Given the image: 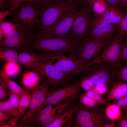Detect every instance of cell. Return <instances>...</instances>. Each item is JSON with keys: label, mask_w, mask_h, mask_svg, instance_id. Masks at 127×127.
Instances as JSON below:
<instances>
[{"label": "cell", "mask_w": 127, "mask_h": 127, "mask_svg": "<svg viewBox=\"0 0 127 127\" xmlns=\"http://www.w3.org/2000/svg\"><path fill=\"white\" fill-rule=\"evenodd\" d=\"M28 69L34 71L40 79L49 86L56 87L65 83L68 78L66 74L51 62L40 60Z\"/></svg>", "instance_id": "ba28073f"}, {"label": "cell", "mask_w": 127, "mask_h": 127, "mask_svg": "<svg viewBox=\"0 0 127 127\" xmlns=\"http://www.w3.org/2000/svg\"><path fill=\"white\" fill-rule=\"evenodd\" d=\"M20 96L18 111L21 117L29 107L31 101L32 89L28 90Z\"/></svg>", "instance_id": "cb8c5ba5"}, {"label": "cell", "mask_w": 127, "mask_h": 127, "mask_svg": "<svg viewBox=\"0 0 127 127\" xmlns=\"http://www.w3.org/2000/svg\"><path fill=\"white\" fill-rule=\"evenodd\" d=\"M33 41L32 35L16 27L4 39L0 40V47L13 49L19 53L24 51L31 52Z\"/></svg>", "instance_id": "7c38bea8"}, {"label": "cell", "mask_w": 127, "mask_h": 127, "mask_svg": "<svg viewBox=\"0 0 127 127\" xmlns=\"http://www.w3.org/2000/svg\"><path fill=\"white\" fill-rule=\"evenodd\" d=\"M117 24H111L101 27H91L89 35L95 38H103L115 35Z\"/></svg>", "instance_id": "e0dca14e"}, {"label": "cell", "mask_w": 127, "mask_h": 127, "mask_svg": "<svg viewBox=\"0 0 127 127\" xmlns=\"http://www.w3.org/2000/svg\"><path fill=\"white\" fill-rule=\"evenodd\" d=\"M120 0H106L109 4L118 7Z\"/></svg>", "instance_id": "ee69618b"}, {"label": "cell", "mask_w": 127, "mask_h": 127, "mask_svg": "<svg viewBox=\"0 0 127 127\" xmlns=\"http://www.w3.org/2000/svg\"><path fill=\"white\" fill-rule=\"evenodd\" d=\"M8 0H0V8L3 9L8 8Z\"/></svg>", "instance_id": "7bdbcfd3"}, {"label": "cell", "mask_w": 127, "mask_h": 127, "mask_svg": "<svg viewBox=\"0 0 127 127\" xmlns=\"http://www.w3.org/2000/svg\"><path fill=\"white\" fill-rule=\"evenodd\" d=\"M13 118L0 110V127H3L6 122Z\"/></svg>", "instance_id": "74e56055"}, {"label": "cell", "mask_w": 127, "mask_h": 127, "mask_svg": "<svg viewBox=\"0 0 127 127\" xmlns=\"http://www.w3.org/2000/svg\"><path fill=\"white\" fill-rule=\"evenodd\" d=\"M78 83L83 89L87 91L92 90L95 86L89 79L86 76Z\"/></svg>", "instance_id": "836d02e7"}, {"label": "cell", "mask_w": 127, "mask_h": 127, "mask_svg": "<svg viewBox=\"0 0 127 127\" xmlns=\"http://www.w3.org/2000/svg\"><path fill=\"white\" fill-rule=\"evenodd\" d=\"M120 57L124 62H127V35L123 37L121 46Z\"/></svg>", "instance_id": "d590c367"}, {"label": "cell", "mask_w": 127, "mask_h": 127, "mask_svg": "<svg viewBox=\"0 0 127 127\" xmlns=\"http://www.w3.org/2000/svg\"><path fill=\"white\" fill-rule=\"evenodd\" d=\"M31 70L25 72L21 79L23 85L27 90L32 89L36 87L40 79L36 72Z\"/></svg>", "instance_id": "ffe728a7"}, {"label": "cell", "mask_w": 127, "mask_h": 127, "mask_svg": "<svg viewBox=\"0 0 127 127\" xmlns=\"http://www.w3.org/2000/svg\"><path fill=\"white\" fill-rule=\"evenodd\" d=\"M94 18L91 9L86 7L80 9L66 39L80 44L89 35Z\"/></svg>", "instance_id": "9c48e42d"}, {"label": "cell", "mask_w": 127, "mask_h": 127, "mask_svg": "<svg viewBox=\"0 0 127 127\" xmlns=\"http://www.w3.org/2000/svg\"><path fill=\"white\" fill-rule=\"evenodd\" d=\"M49 87L44 82L32 89V94L29 109L20 119L21 122L26 125L32 123L40 110L43 108L47 97L50 93Z\"/></svg>", "instance_id": "30bf717a"}, {"label": "cell", "mask_w": 127, "mask_h": 127, "mask_svg": "<svg viewBox=\"0 0 127 127\" xmlns=\"http://www.w3.org/2000/svg\"><path fill=\"white\" fill-rule=\"evenodd\" d=\"M0 110L12 117L19 119L21 117L18 110L14 107L12 103L9 100L0 101Z\"/></svg>", "instance_id": "d4e9b609"}, {"label": "cell", "mask_w": 127, "mask_h": 127, "mask_svg": "<svg viewBox=\"0 0 127 127\" xmlns=\"http://www.w3.org/2000/svg\"><path fill=\"white\" fill-rule=\"evenodd\" d=\"M83 6L80 3L67 0H47L39 8L38 32L45 30L52 26L67 12L73 9H80Z\"/></svg>", "instance_id": "6da1fadb"}, {"label": "cell", "mask_w": 127, "mask_h": 127, "mask_svg": "<svg viewBox=\"0 0 127 127\" xmlns=\"http://www.w3.org/2000/svg\"><path fill=\"white\" fill-rule=\"evenodd\" d=\"M20 66L17 62H6L3 71L9 77H15L20 71Z\"/></svg>", "instance_id": "83f0119b"}, {"label": "cell", "mask_w": 127, "mask_h": 127, "mask_svg": "<svg viewBox=\"0 0 127 127\" xmlns=\"http://www.w3.org/2000/svg\"><path fill=\"white\" fill-rule=\"evenodd\" d=\"M53 108L52 105H48L43 108L32 123H34L39 126L45 127L52 122L53 120L51 116V112Z\"/></svg>", "instance_id": "d6986e66"}, {"label": "cell", "mask_w": 127, "mask_h": 127, "mask_svg": "<svg viewBox=\"0 0 127 127\" xmlns=\"http://www.w3.org/2000/svg\"><path fill=\"white\" fill-rule=\"evenodd\" d=\"M123 37L118 33L104 48L102 54L88 64L101 61H105L117 68L123 63L120 57L121 46Z\"/></svg>", "instance_id": "4fadbf2b"}, {"label": "cell", "mask_w": 127, "mask_h": 127, "mask_svg": "<svg viewBox=\"0 0 127 127\" xmlns=\"http://www.w3.org/2000/svg\"><path fill=\"white\" fill-rule=\"evenodd\" d=\"M108 87L107 85L103 87L95 86L92 90L99 94L103 95L107 92Z\"/></svg>", "instance_id": "ab89813d"}, {"label": "cell", "mask_w": 127, "mask_h": 127, "mask_svg": "<svg viewBox=\"0 0 127 127\" xmlns=\"http://www.w3.org/2000/svg\"><path fill=\"white\" fill-rule=\"evenodd\" d=\"M19 54L17 51L13 49L0 47V60L6 62L18 63Z\"/></svg>", "instance_id": "7402d4cb"}, {"label": "cell", "mask_w": 127, "mask_h": 127, "mask_svg": "<svg viewBox=\"0 0 127 127\" xmlns=\"http://www.w3.org/2000/svg\"><path fill=\"white\" fill-rule=\"evenodd\" d=\"M109 17L111 24H117L120 22L123 15L122 11L117 7L109 4Z\"/></svg>", "instance_id": "4316f807"}, {"label": "cell", "mask_w": 127, "mask_h": 127, "mask_svg": "<svg viewBox=\"0 0 127 127\" xmlns=\"http://www.w3.org/2000/svg\"><path fill=\"white\" fill-rule=\"evenodd\" d=\"M124 112V114L127 115V107L121 109Z\"/></svg>", "instance_id": "816d5d0a"}, {"label": "cell", "mask_w": 127, "mask_h": 127, "mask_svg": "<svg viewBox=\"0 0 127 127\" xmlns=\"http://www.w3.org/2000/svg\"><path fill=\"white\" fill-rule=\"evenodd\" d=\"M115 35L103 38H93L88 35L80 44L77 52V58L86 64L90 59L95 60Z\"/></svg>", "instance_id": "52a82bcc"}, {"label": "cell", "mask_w": 127, "mask_h": 127, "mask_svg": "<svg viewBox=\"0 0 127 127\" xmlns=\"http://www.w3.org/2000/svg\"><path fill=\"white\" fill-rule=\"evenodd\" d=\"M123 12L124 14H127V4L123 9Z\"/></svg>", "instance_id": "f5cc1de1"}, {"label": "cell", "mask_w": 127, "mask_h": 127, "mask_svg": "<svg viewBox=\"0 0 127 127\" xmlns=\"http://www.w3.org/2000/svg\"><path fill=\"white\" fill-rule=\"evenodd\" d=\"M84 94L88 97L96 100L101 104H107V101L101 95L95 92L92 90L87 91Z\"/></svg>", "instance_id": "1f68e13d"}, {"label": "cell", "mask_w": 127, "mask_h": 127, "mask_svg": "<svg viewBox=\"0 0 127 127\" xmlns=\"http://www.w3.org/2000/svg\"><path fill=\"white\" fill-rule=\"evenodd\" d=\"M123 107L121 108V109L127 107V95L123 97Z\"/></svg>", "instance_id": "f907efd6"}, {"label": "cell", "mask_w": 127, "mask_h": 127, "mask_svg": "<svg viewBox=\"0 0 127 127\" xmlns=\"http://www.w3.org/2000/svg\"><path fill=\"white\" fill-rule=\"evenodd\" d=\"M69 1L76 3H77L84 5L85 4H86V0H67Z\"/></svg>", "instance_id": "681fc988"}, {"label": "cell", "mask_w": 127, "mask_h": 127, "mask_svg": "<svg viewBox=\"0 0 127 127\" xmlns=\"http://www.w3.org/2000/svg\"><path fill=\"white\" fill-rule=\"evenodd\" d=\"M116 125L115 121H111L109 123L103 126V127H115Z\"/></svg>", "instance_id": "c3c4849f"}, {"label": "cell", "mask_w": 127, "mask_h": 127, "mask_svg": "<svg viewBox=\"0 0 127 127\" xmlns=\"http://www.w3.org/2000/svg\"><path fill=\"white\" fill-rule=\"evenodd\" d=\"M40 60L39 55L34 52L24 51L19 54L18 63L20 66L28 69Z\"/></svg>", "instance_id": "ac0fdd59"}, {"label": "cell", "mask_w": 127, "mask_h": 127, "mask_svg": "<svg viewBox=\"0 0 127 127\" xmlns=\"http://www.w3.org/2000/svg\"><path fill=\"white\" fill-rule=\"evenodd\" d=\"M116 68L105 61L86 64L83 70L85 76L88 77L95 86L110 87L116 81Z\"/></svg>", "instance_id": "5b68a950"}, {"label": "cell", "mask_w": 127, "mask_h": 127, "mask_svg": "<svg viewBox=\"0 0 127 127\" xmlns=\"http://www.w3.org/2000/svg\"><path fill=\"white\" fill-rule=\"evenodd\" d=\"M124 14L122 18L117 26L116 30L118 34L123 37L127 35V14Z\"/></svg>", "instance_id": "4dcf8cb0"}, {"label": "cell", "mask_w": 127, "mask_h": 127, "mask_svg": "<svg viewBox=\"0 0 127 127\" xmlns=\"http://www.w3.org/2000/svg\"><path fill=\"white\" fill-rule=\"evenodd\" d=\"M21 95L9 91L8 100L12 103L14 107L18 110Z\"/></svg>", "instance_id": "8d00e7d4"}, {"label": "cell", "mask_w": 127, "mask_h": 127, "mask_svg": "<svg viewBox=\"0 0 127 127\" xmlns=\"http://www.w3.org/2000/svg\"><path fill=\"white\" fill-rule=\"evenodd\" d=\"M17 0H8V8L10 10Z\"/></svg>", "instance_id": "7dc6e473"}, {"label": "cell", "mask_w": 127, "mask_h": 127, "mask_svg": "<svg viewBox=\"0 0 127 127\" xmlns=\"http://www.w3.org/2000/svg\"><path fill=\"white\" fill-rule=\"evenodd\" d=\"M109 14V11L108 7L107 10L104 13L94 18L92 22L91 27H101L111 24Z\"/></svg>", "instance_id": "484cf974"}, {"label": "cell", "mask_w": 127, "mask_h": 127, "mask_svg": "<svg viewBox=\"0 0 127 127\" xmlns=\"http://www.w3.org/2000/svg\"><path fill=\"white\" fill-rule=\"evenodd\" d=\"M116 126L118 127H127V115L123 114L116 121Z\"/></svg>", "instance_id": "f35d334b"}, {"label": "cell", "mask_w": 127, "mask_h": 127, "mask_svg": "<svg viewBox=\"0 0 127 127\" xmlns=\"http://www.w3.org/2000/svg\"><path fill=\"white\" fill-rule=\"evenodd\" d=\"M39 55L41 60L51 62L66 75L76 74L83 70L87 64L77 58L61 53H41Z\"/></svg>", "instance_id": "8992f818"}, {"label": "cell", "mask_w": 127, "mask_h": 127, "mask_svg": "<svg viewBox=\"0 0 127 127\" xmlns=\"http://www.w3.org/2000/svg\"><path fill=\"white\" fill-rule=\"evenodd\" d=\"M89 107L79 106L74 123L76 127H103L111 121L107 116L103 105Z\"/></svg>", "instance_id": "277c9868"}, {"label": "cell", "mask_w": 127, "mask_h": 127, "mask_svg": "<svg viewBox=\"0 0 127 127\" xmlns=\"http://www.w3.org/2000/svg\"><path fill=\"white\" fill-rule=\"evenodd\" d=\"M24 0H17L10 10V12L21 6L23 3Z\"/></svg>", "instance_id": "60d3db41"}, {"label": "cell", "mask_w": 127, "mask_h": 127, "mask_svg": "<svg viewBox=\"0 0 127 127\" xmlns=\"http://www.w3.org/2000/svg\"><path fill=\"white\" fill-rule=\"evenodd\" d=\"M127 83V62H124L117 67L116 73V81Z\"/></svg>", "instance_id": "f546056e"}, {"label": "cell", "mask_w": 127, "mask_h": 127, "mask_svg": "<svg viewBox=\"0 0 127 127\" xmlns=\"http://www.w3.org/2000/svg\"><path fill=\"white\" fill-rule=\"evenodd\" d=\"M127 4V0H120L118 7L123 9Z\"/></svg>", "instance_id": "f6af8a7d"}, {"label": "cell", "mask_w": 127, "mask_h": 127, "mask_svg": "<svg viewBox=\"0 0 127 127\" xmlns=\"http://www.w3.org/2000/svg\"><path fill=\"white\" fill-rule=\"evenodd\" d=\"M32 36L33 41L31 48L32 52L67 54L70 56L77 57L80 44L71 40L42 37L36 33Z\"/></svg>", "instance_id": "7a4b0ae2"}, {"label": "cell", "mask_w": 127, "mask_h": 127, "mask_svg": "<svg viewBox=\"0 0 127 127\" xmlns=\"http://www.w3.org/2000/svg\"><path fill=\"white\" fill-rule=\"evenodd\" d=\"M48 0H25L22 3L24 4L27 3H37L41 5H42Z\"/></svg>", "instance_id": "b9f144b4"}, {"label": "cell", "mask_w": 127, "mask_h": 127, "mask_svg": "<svg viewBox=\"0 0 127 127\" xmlns=\"http://www.w3.org/2000/svg\"><path fill=\"white\" fill-rule=\"evenodd\" d=\"M80 101L82 104L89 107H93L101 104L97 101L88 97L84 94L81 96Z\"/></svg>", "instance_id": "d6a6232c"}, {"label": "cell", "mask_w": 127, "mask_h": 127, "mask_svg": "<svg viewBox=\"0 0 127 127\" xmlns=\"http://www.w3.org/2000/svg\"><path fill=\"white\" fill-rule=\"evenodd\" d=\"M9 91L5 83L1 79H0V100L3 101L9 96Z\"/></svg>", "instance_id": "e575fe53"}, {"label": "cell", "mask_w": 127, "mask_h": 127, "mask_svg": "<svg viewBox=\"0 0 127 127\" xmlns=\"http://www.w3.org/2000/svg\"><path fill=\"white\" fill-rule=\"evenodd\" d=\"M83 89L78 82L66 84L57 90L49 93L44 105H52L76 99L80 95Z\"/></svg>", "instance_id": "5bb4252c"}, {"label": "cell", "mask_w": 127, "mask_h": 127, "mask_svg": "<svg viewBox=\"0 0 127 127\" xmlns=\"http://www.w3.org/2000/svg\"><path fill=\"white\" fill-rule=\"evenodd\" d=\"M41 5L37 3L23 4L19 9L10 13L11 20L16 27L32 35L39 30L38 18L39 8Z\"/></svg>", "instance_id": "3957f363"}, {"label": "cell", "mask_w": 127, "mask_h": 127, "mask_svg": "<svg viewBox=\"0 0 127 127\" xmlns=\"http://www.w3.org/2000/svg\"><path fill=\"white\" fill-rule=\"evenodd\" d=\"M96 0H86L87 7L91 9L93 4Z\"/></svg>", "instance_id": "bcb514c9"}, {"label": "cell", "mask_w": 127, "mask_h": 127, "mask_svg": "<svg viewBox=\"0 0 127 127\" xmlns=\"http://www.w3.org/2000/svg\"><path fill=\"white\" fill-rule=\"evenodd\" d=\"M0 79L5 83L10 91L21 95L26 91L21 88L16 83L11 79L4 72L0 70Z\"/></svg>", "instance_id": "44dd1931"}, {"label": "cell", "mask_w": 127, "mask_h": 127, "mask_svg": "<svg viewBox=\"0 0 127 127\" xmlns=\"http://www.w3.org/2000/svg\"><path fill=\"white\" fill-rule=\"evenodd\" d=\"M78 9L71 10L62 16L52 26L36 34L44 37L66 39L71 29Z\"/></svg>", "instance_id": "8fae6325"}, {"label": "cell", "mask_w": 127, "mask_h": 127, "mask_svg": "<svg viewBox=\"0 0 127 127\" xmlns=\"http://www.w3.org/2000/svg\"><path fill=\"white\" fill-rule=\"evenodd\" d=\"M111 87L106 98L107 101L115 100L127 95V83L115 81Z\"/></svg>", "instance_id": "2e32d148"}, {"label": "cell", "mask_w": 127, "mask_h": 127, "mask_svg": "<svg viewBox=\"0 0 127 127\" xmlns=\"http://www.w3.org/2000/svg\"><path fill=\"white\" fill-rule=\"evenodd\" d=\"M105 110L107 116L111 121L116 122L122 115L121 108L115 103L108 104L105 107Z\"/></svg>", "instance_id": "603a6c76"}, {"label": "cell", "mask_w": 127, "mask_h": 127, "mask_svg": "<svg viewBox=\"0 0 127 127\" xmlns=\"http://www.w3.org/2000/svg\"><path fill=\"white\" fill-rule=\"evenodd\" d=\"M108 5L106 0H96L91 8V10L94 13L95 17L104 13L107 10Z\"/></svg>", "instance_id": "f1b7e54d"}, {"label": "cell", "mask_w": 127, "mask_h": 127, "mask_svg": "<svg viewBox=\"0 0 127 127\" xmlns=\"http://www.w3.org/2000/svg\"><path fill=\"white\" fill-rule=\"evenodd\" d=\"M79 106H71L67 110L45 127H69L72 124L73 119Z\"/></svg>", "instance_id": "9a60e30c"}]
</instances>
